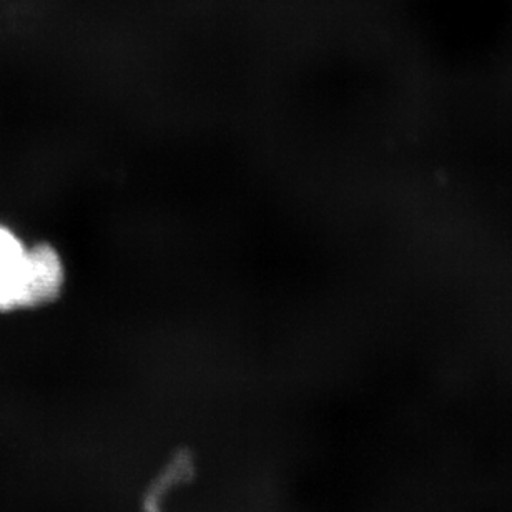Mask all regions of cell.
Returning <instances> with one entry per match:
<instances>
[{"label":"cell","instance_id":"1","mask_svg":"<svg viewBox=\"0 0 512 512\" xmlns=\"http://www.w3.org/2000/svg\"><path fill=\"white\" fill-rule=\"evenodd\" d=\"M47 273L37 245H25L0 223V313L45 305Z\"/></svg>","mask_w":512,"mask_h":512}]
</instances>
